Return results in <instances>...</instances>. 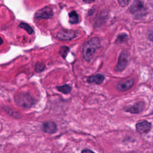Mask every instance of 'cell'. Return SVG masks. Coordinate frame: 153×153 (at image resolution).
<instances>
[{
	"label": "cell",
	"mask_w": 153,
	"mask_h": 153,
	"mask_svg": "<svg viewBox=\"0 0 153 153\" xmlns=\"http://www.w3.org/2000/svg\"><path fill=\"white\" fill-rule=\"evenodd\" d=\"M69 20L71 24H77L79 22V17L75 11H72L69 13Z\"/></svg>",
	"instance_id": "12"
},
{
	"label": "cell",
	"mask_w": 153,
	"mask_h": 153,
	"mask_svg": "<svg viewBox=\"0 0 153 153\" xmlns=\"http://www.w3.org/2000/svg\"><path fill=\"white\" fill-rule=\"evenodd\" d=\"M144 5L139 0H135L129 8V11L132 14H137L143 10Z\"/></svg>",
	"instance_id": "10"
},
{
	"label": "cell",
	"mask_w": 153,
	"mask_h": 153,
	"mask_svg": "<svg viewBox=\"0 0 153 153\" xmlns=\"http://www.w3.org/2000/svg\"><path fill=\"white\" fill-rule=\"evenodd\" d=\"M134 79H127L126 81L119 82L117 85V88L118 90L121 91H127L129 89H130L134 85Z\"/></svg>",
	"instance_id": "9"
},
{
	"label": "cell",
	"mask_w": 153,
	"mask_h": 153,
	"mask_svg": "<svg viewBox=\"0 0 153 153\" xmlns=\"http://www.w3.org/2000/svg\"><path fill=\"white\" fill-rule=\"evenodd\" d=\"M19 27H20V28H22L24 30H25L29 35H32L33 34V28L30 26L27 23H20V25H19Z\"/></svg>",
	"instance_id": "14"
},
{
	"label": "cell",
	"mask_w": 153,
	"mask_h": 153,
	"mask_svg": "<svg viewBox=\"0 0 153 153\" xmlns=\"http://www.w3.org/2000/svg\"><path fill=\"white\" fill-rule=\"evenodd\" d=\"M82 1L87 3H91V2H93L95 0H82Z\"/></svg>",
	"instance_id": "21"
},
{
	"label": "cell",
	"mask_w": 153,
	"mask_h": 153,
	"mask_svg": "<svg viewBox=\"0 0 153 153\" xmlns=\"http://www.w3.org/2000/svg\"><path fill=\"white\" fill-rule=\"evenodd\" d=\"M100 41L97 37H93L85 42L83 44L82 50V54L84 59L87 62H90L96 50L100 48Z\"/></svg>",
	"instance_id": "1"
},
{
	"label": "cell",
	"mask_w": 153,
	"mask_h": 153,
	"mask_svg": "<svg viewBox=\"0 0 153 153\" xmlns=\"http://www.w3.org/2000/svg\"><path fill=\"white\" fill-rule=\"evenodd\" d=\"M148 38H149V39L151 41H153V32H152L151 33H149V36H148Z\"/></svg>",
	"instance_id": "20"
},
{
	"label": "cell",
	"mask_w": 153,
	"mask_h": 153,
	"mask_svg": "<svg viewBox=\"0 0 153 153\" xmlns=\"http://www.w3.org/2000/svg\"><path fill=\"white\" fill-rule=\"evenodd\" d=\"M81 153H95L94 151L88 149H84L83 150H82V151L81 152Z\"/></svg>",
	"instance_id": "19"
},
{
	"label": "cell",
	"mask_w": 153,
	"mask_h": 153,
	"mask_svg": "<svg viewBox=\"0 0 153 153\" xmlns=\"http://www.w3.org/2000/svg\"><path fill=\"white\" fill-rule=\"evenodd\" d=\"M118 1L121 7H125L129 4L131 0H118Z\"/></svg>",
	"instance_id": "18"
},
{
	"label": "cell",
	"mask_w": 153,
	"mask_h": 153,
	"mask_svg": "<svg viewBox=\"0 0 153 153\" xmlns=\"http://www.w3.org/2000/svg\"><path fill=\"white\" fill-rule=\"evenodd\" d=\"M129 62V54L126 50H124L120 54L118 61L117 65V71H123L128 65Z\"/></svg>",
	"instance_id": "4"
},
{
	"label": "cell",
	"mask_w": 153,
	"mask_h": 153,
	"mask_svg": "<svg viewBox=\"0 0 153 153\" xmlns=\"http://www.w3.org/2000/svg\"><path fill=\"white\" fill-rule=\"evenodd\" d=\"M45 68V66L44 63H41V62H37L35 64V71L37 72H41L42 71H43L44 70Z\"/></svg>",
	"instance_id": "17"
},
{
	"label": "cell",
	"mask_w": 153,
	"mask_h": 153,
	"mask_svg": "<svg viewBox=\"0 0 153 153\" xmlns=\"http://www.w3.org/2000/svg\"><path fill=\"white\" fill-rule=\"evenodd\" d=\"M127 40H128V35L126 33H123L118 35L115 42V44H121L127 41Z\"/></svg>",
	"instance_id": "15"
},
{
	"label": "cell",
	"mask_w": 153,
	"mask_h": 153,
	"mask_svg": "<svg viewBox=\"0 0 153 153\" xmlns=\"http://www.w3.org/2000/svg\"><path fill=\"white\" fill-rule=\"evenodd\" d=\"M152 128V124L150 122L144 120L141 122L137 123L136 124V131L140 134H146L150 131Z\"/></svg>",
	"instance_id": "7"
},
{
	"label": "cell",
	"mask_w": 153,
	"mask_h": 153,
	"mask_svg": "<svg viewBox=\"0 0 153 153\" xmlns=\"http://www.w3.org/2000/svg\"><path fill=\"white\" fill-rule=\"evenodd\" d=\"M54 15L52 8L50 7H45L38 11H37L35 14V19H50Z\"/></svg>",
	"instance_id": "5"
},
{
	"label": "cell",
	"mask_w": 153,
	"mask_h": 153,
	"mask_svg": "<svg viewBox=\"0 0 153 153\" xmlns=\"http://www.w3.org/2000/svg\"><path fill=\"white\" fill-rule=\"evenodd\" d=\"M57 90L61 93H63V94H68L71 92L72 88L69 85L65 84L62 86H57L56 87Z\"/></svg>",
	"instance_id": "13"
},
{
	"label": "cell",
	"mask_w": 153,
	"mask_h": 153,
	"mask_svg": "<svg viewBox=\"0 0 153 153\" xmlns=\"http://www.w3.org/2000/svg\"><path fill=\"white\" fill-rule=\"evenodd\" d=\"M17 105L24 108H30L34 103L35 100L31 95L27 93H20L14 97Z\"/></svg>",
	"instance_id": "2"
},
{
	"label": "cell",
	"mask_w": 153,
	"mask_h": 153,
	"mask_svg": "<svg viewBox=\"0 0 153 153\" xmlns=\"http://www.w3.org/2000/svg\"><path fill=\"white\" fill-rule=\"evenodd\" d=\"M105 79V76L102 74H97L87 78V81L89 83H93L96 84H100Z\"/></svg>",
	"instance_id": "11"
},
{
	"label": "cell",
	"mask_w": 153,
	"mask_h": 153,
	"mask_svg": "<svg viewBox=\"0 0 153 153\" xmlns=\"http://www.w3.org/2000/svg\"><path fill=\"white\" fill-rule=\"evenodd\" d=\"M79 35L78 30H62L57 32L56 37L61 41H70L76 38Z\"/></svg>",
	"instance_id": "3"
},
{
	"label": "cell",
	"mask_w": 153,
	"mask_h": 153,
	"mask_svg": "<svg viewBox=\"0 0 153 153\" xmlns=\"http://www.w3.org/2000/svg\"><path fill=\"white\" fill-rule=\"evenodd\" d=\"M2 43H3V40H2V39L0 37V45H1Z\"/></svg>",
	"instance_id": "22"
},
{
	"label": "cell",
	"mask_w": 153,
	"mask_h": 153,
	"mask_svg": "<svg viewBox=\"0 0 153 153\" xmlns=\"http://www.w3.org/2000/svg\"><path fill=\"white\" fill-rule=\"evenodd\" d=\"M69 51V48L67 46H62L60 47V49H59V54L61 55V56L63 58L65 59Z\"/></svg>",
	"instance_id": "16"
},
{
	"label": "cell",
	"mask_w": 153,
	"mask_h": 153,
	"mask_svg": "<svg viewBox=\"0 0 153 153\" xmlns=\"http://www.w3.org/2000/svg\"><path fill=\"white\" fill-rule=\"evenodd\" d=\"M41 130L46 133L54 134L57 131V127L54 122L48 121H45L42 124Z\"/></svg>",
	"instance_id": "8"
},
{
	"label": "cell",
	"mask_w": 153,
	"mask_h": 153,
	"mask_svg": "<svg viewBox=\"0 0 153 153\" xmlns=\"http://www.w3.org/2000/svg\"><path fill=\"white\" fill-rule=\"evenodd\" d=\"M145 104L143 101H139L136 102L134 105L126 107L124 110L126 112L133 114H137L142 112L145 108Z\"/></svg>",
	"instance_id": "6"
}]
</instances>
